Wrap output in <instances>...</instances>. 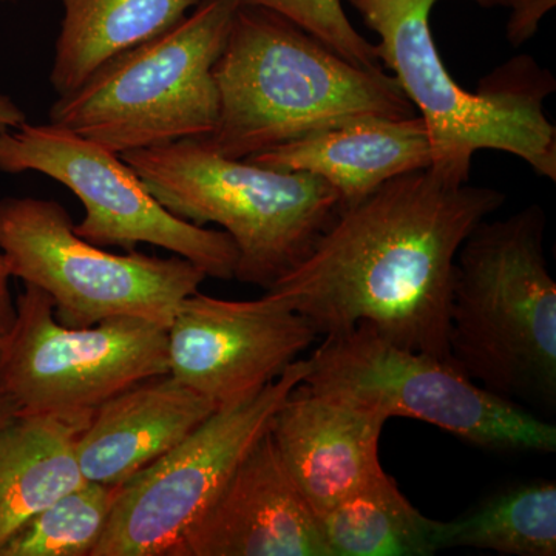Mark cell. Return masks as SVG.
Masks as SVG:
<instances>
[{"label": "cell", "mask_w": 556, "mask_h": 556, "mask_svg": "<svg viewBox=\"0 0 556 556\" xmlns=\"http://www.w3.org/2000/svg\"><path fill=\"white\" fill-rule=\"evenodd\" d=\"M0 252L11 276L42 289L58 321L70 328L135 317L167 329L179 303L207 278L178 255L104 251L76 236L62 204L35 197L0 199Z\"/></svg>", "instance_id": "cell-8"}, {"label": "cell", "mask_w": 556, "mask_h": 556, "mask_svg": "<svg viewBox=\"0 0 556 556\" xmlns=\"http://www.w3.org/2000/svg\"><path fill=\"white\" fill-rule=\"evenodd\" d=\"M556 0H510L511 16L507 24V39L514 47L522 46L538 30L541 20L554 9Z\"/></svg>", "instance_id": "cell-23"}, {"label": "cell", "mask_w": 556, "mask_h": 556, "mask_svg": "<svg viewBox=\"0 0 556 556\" xmlns=\"http://www.w3.org/2000/svg\"><path fill=\"white\" fill-rule=\"evenodd\" d=\"M167 556H331L269 430Z\"/></svg>", "instance_id": "cell-13"}, {"label": "cell", "mask_w": 556, "mask_h": 556, "mask_svg": "<svg viewBox=\"0 0 556 556\" xmlns=\"http://www.w3.org/2000/svg\"><path fill=\"white\" fill-rule=\"evenodd\" d=\"M439 552L477 548L508 556L556 555V485L508 486L452 521H439Z\"/></svg>", "instance_id": "cell-20"}, {"label": "cell", "mask_w": 556, "mask_h": 556, "mask_svg": "<svg viewBox=\"0 0 556 556\" xmlns=\"http://www.w3.org/2000/svg\"><path fill=\"white\" fill-rule=\"evenodd\" d=\"M331 556H431L439 521L420 514L388 473L316 515Z\"/></svg>", "instance_id": "cell-19"}, {"label": "cell", "mask_w": 556, "mask_h": 556, "mask_svg": "<svg viewBox=\"0 0 556 556\" xmlns=\"http://www.w3.org/2000/svg\"><path fill=\"white\" fill-rule=\"evenodd\" d=\"M0 172H38L72 190L86 208L76 236L97 247L135 251L152 244L189 260L206 277L236 278V243L225 230L175 217L116 153L56 124L0 131Z\"/></svg>", "instance_id": "cell-10"}, {"label": "cell", "mask_w": 556, "mask_h": 556, "mask_svg": "<svg viewBox=\"0 0 556 556\" xmlns=\"http://www.w3.org/2000/svg\"><path fill=\"white\" fill-rule=\"evenodd\" d=\"M214 78L217 124L199 139L230 160L365 116L416 115L393 75L354 65L294 22L258 7H237Z\"/></svg>", "instance_id": "cell-2"}, {"label": "cell", "mask_w": 556, "mask_h": 556, "mask_svg": "<svg viewBox=\"0 0 556 556\" xmlns=\"http://www.w3.org/2000/svg\"><path fill=\"white\" fill-rule=\"evenodd\" d=\"M303 382L387 419L412 417L497 453H555L556 427L478 386L448 362L390 342L369 325L328 336Z\"/></svg>", "instance_id": "cell-7"}, {"label": "cell", "mask_w": 556, "mask_h": 556, "mask_svg": "<svg viewBox=\"0 0 556 556\" xmlns=\"http://www.w3.org/2000/svg\"><path fill=\"white\" fill-rule=\"evenodd\" d=\"M240 5L258 7L294 22L316 36L336 53L364 68H382L378 46L368 42L353 27L342 0H237Z\"/></svg>", "instance_id": "cell-22"}, {"label": "cell", "mask_w": 556, "mask_h": 556, "mask_svg": "<svg viewBox=\"0 0 556 556\" xmlns=\"http://www.w3.org/2000/svg\"><path fill=\"white\" fill-rule=\"evenodd\" d=\"M237 0H203L160 35L116 54L51 105V124L116 153L204 138L219 112L214 67Z\"/></svg>", "instance_id": "cell-6"}, {"label": "cell", "mask_w": 556, "mask_h": 556, "mask_svg": "<svg viewBox=\"0 0 556 556\" xmlns=\"http://www.w3.org/2000/svg\"><path fill=\"white\" fill-rule=\"evenodd\" d=\"M11 270L5 255L0 252V356L16 320V300L11 294Z\"/></svg>", "instance_id": "cell-24"}, {"label": "cell", "mask_w": 556, "mask_h": 556, "mask_svg": "<svg viewBox=\"0 0 556 556\" xmlns=\"http://www.w3.org/2000/svg\"><path fill=\"white\" fill-rule=\"evenodd\" d=\"M276 170L306 172L327 181L340 208L353 206L390 179L433 164L426 121L365 116L313 131L247 159Z\"/></svg>", "instance_id": "cell-16"}, {"label": "cell", "mask_w": 556, "mask_h": 556, "mask_svg": "<svg viewBox=\"0 0 556 556\" xmlns=\"http://www.w3.org/2000/svg\"><path fill=\"white\" fill-rule=\"evenodd\" d=\"M387 417L299 383L270 420L269 433L306 503L318 515L380 475Z\"/></svg>", "instance_id": "cell-14"}, {"label": "cell", "mask_w": 556, "mask_h": 556, "mask_svg": "<svg viewBox=\"0 0 556 556\" xmlns=\"http://www.w3.org/2000/svg\"><path fill=\"white\" fill-rule=\"evenodd\" d=\"M86 424L16 415L0 427V551L28 519L86 482L76 439Z\"/></svg>", "instance_id": "cell-17"}, {"label": "cell", "mask_w": 556, "mask_h": 556, "mask_svg": "<svg viewBox=\"0 0 556 556\" xmlns=\"http://www.w3.org/2000/svg\"><path fill=\"white\" fill-rule=\"evenodd\" d=\"M379 36L380 64L393 72L417 115L426 121L433 164L468 178L479 150L526 161L556 179V129L544 101L554 75L533 58H514L481 79L475 93L457 86L433 39L430 14L439 0H348ZM485 9L510 0H471Z\"/></svg>", "instance_id": "cell-4"}, {"label": "cell", "mask_w": 556, "mask_h": 556, "mask_svg": "<svg viewBox=\"0 0 556 556\" xmlns=\"http://www.w3.org/2000/svg\"><path fill=\"white\" fill-rule=\"evenodd\" d=\"M318 338L308 318L266 292L255 300L189 295L167 328L169 375L226 408L280 378Z\"/></svg>", "instance_id": "cell-12"}, {"label": "cell", "mask_w": 556, "mask_h": 556, "mask_svg": "<svg viewBox=\"0 0 556 556\" xmlns=\"http://www.w3.org/2000/svg\"><path fill=\"white\" fill-rule=\"evenodd\" d=\"M311 369L299 358L255 396L219 408L177 447L118 486L91 556H167L203 514Z\"/></svg>", "instance_id": "cell-11"}, {"label": "cell", "mask_w": 556, "mask_h": 556, "mask_svg": "<svg viewBox=\"0 0 556 556\" xmlns=\"http://www.w3.org/2000/svg\"><path fill=\"white\" fill-rule=\"evenodd\" d=\"M16 309L0 356V390L17 415L87 424L121 391L169 372L167 329L152 321L115 317L86 328L65 327L49 295L27 283Z\"/></svg>", "instance_id": "cell-9"}, {"label": "cell", "mask_w": 556, "mask_h": 556, "mask_svg": "<svg viewBox=\"0 0 556 556\" xmlns=\"http://www.w3.org/2000/svg\"><path fill=\"white\" fill-rule=\"evenodd\" d=\"M547 217L530 204L479 223L457 251L448 311L453 367L522 407L556 404V283Z\"/></svg>", "instance_id": "cell-3"}, {"label": "cell", "mask_w": 556, "mask_h": 556, "mask_svg": "<svg viewBox=\"0 0 556 556\" xmlns=\"http://www.w3.org/2000/svg\"><path fill=\"white\" fill-rule=\"evenodd\" d=\"M64 9L50 83L78 89L116 54L160 35L203 0H60Z\"/></svg>", "instance_id": "cell-18"}, {"label": "cell", "mask_w": 556, "mask_h": 556, "mask_svg": "<svg viewBox=\"0 0 556 556\" xmlns=\"http://www.w3.org/2000/svg\"><path fill=\"white\" fill-rule=\"evenodd\" d=\"M121 159L175 217L222 226L239 252L237 280L266 291L305 260L340 211L338 193L316 175L226 159L199 138Z\"/></svg>", "instance_id": "cell-5"}, {"label": "cell", "mask_w": 556, "mask_h": 556, "mask_svg": "<svg viewBox=\"0 0 556 556\" xmlns=\"http://www.w3.org/2000/svg\"><path fill=\"white\" fill-rule=\"evenodd\" d=\"M0 2H14V0H0Z\"/></svg>", "instance_id": "cell-27"}, {"label": "cell", "mask_w": 556, "mask_h": 556, "mask_svg": "<svg viewBox=\"0 0 556 556\" xmlns=\"http://www.w3.org/2000/svg\"><path fill=\"white\" fill-rule=\"evenodd\" d=\"M28 123L27 115L10 97L0 93V131L13 130Z\"/></svg>", "instance_id": "cell-25"}, {"label": "cell", "mask_w": 556, "mask_h": 556, "mask_svg": "<svg viewBox=\"0 0 556 556\" xmlns=\"http://www.w3.org/2000/svg\"><path fill=\"white\" fill-rule=\"evenodd\" d=\"M118 486L86 481L28 519L0 556H91L100 543Z\"/></svg>", "instance_id": "cell-21"}, {"label": "cell", "mask_w": 556, "mask_h": 556, "mask_svg": "<svg viewBox=\"0 0 556 556\" xmlns=\"http://www.w3.org/2000/svg\"><path fill=\"white\" fill-rule=\"evenodd\" d=\"M16 415V405H14V402L11 401V397L5 391L0 390V427L5 426V424L10 422Z\"/></svg>", "instance_id": "cell-26"}, {"label": "cell", "mask_w": 556, "mask_h": 556, "mask_svg": "<svg viewBox=\"0 0 556 556\" xmlns=\"http://www.w3.org/2000/svg\"><path fill=\"white\" fill-rule=\"evenodd\" d=\"M506 195L444 167L390 179L340 208L305 260L268 289L318 336L369 325L407 350L448 362L457 251Z\"/></svg>", "instance_id": "cell-1"}, {"label": "cell", "mask_w": 556, "mask_h": 556, "mask_svg": "<svg viewBox=\"0 0 556 556\" xmlns=\"http://www.w3.org/2000/svg\"><path fill=\"white\" fill-rule=\"evenodd\" d=\"M217 409L169 372L135 383L94 409L79 431L80 471L86 481L123 485L177 447Z\"/></svg>", "instance_id": "cell-15"}]
</instances>
